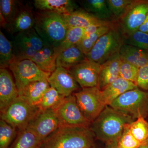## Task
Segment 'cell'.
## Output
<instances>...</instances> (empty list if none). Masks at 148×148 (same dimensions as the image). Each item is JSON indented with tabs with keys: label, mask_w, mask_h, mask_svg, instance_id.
Masks as SVG:
<instances>
[{
	"label": "cell",
	"mask_w": 148,
	"mask_h": 148,
	"mask_svg": "<svg viewBox=\"0 0 148 148\" xmlns=\"http://www.w3.org/2000/svg\"><path fill=\"white\" fill-rule=\"evenodd\" d=\"M101 65L86 59L68 69L82 88L98 86Z\"/></svg>",
	"instance_id": "7c38bea8"
},
{
	"label": "cell",
	"mask_w": 148,
	"mask_h": 148,
	"mask_svg": "<svg viewBox=\"0 0 148 148\" xmlns=\"http://www.w3.org/2000/svg\"><path fill=\"white\" fill-rule=\"evenodd\" d=\"M85 29L78 27H69L66 37L58 47L54 48L58 56L63 51L69 48L76 46L84 36Z\"/></svg>",
	"instance_id": "4316f807"
},
{
	"label": "cell",
	"mask_w": 148,
	"mask_h": 148,
	"mask_svg": "<svg viewBox=\"0 0 148 148\" xmlns=\"http://www.w3.org/2000/svg\"><path fill=\"white\" fill-rule=\"evenodd\" d=\"M18 8V2L14 0L0 1V14L4 18L7 27L15 17Z\"/></svg>",
	"instance_id": "e575fe53"
},
{
	"label": "cell",
	"mask_w": 148,
	"mask_h": 148,
	"mask_svg": "<svg viewBox=\"0 0 148 148\" xmlns=\"http://www.w3.org/2000/svg\"><path fill=\"white\" fill-rule=\"evenodd\" d=\"M138 30L148 34V14L146 17L145 20L142 25L140 26Z\"/></svg>",
	"instance_id": "ab89813d"
},
{
	"label": "cell",
	"mask_w": 148,
	"mask_h": 148,
	"mask_svg": "<svg viewBox=\"0 0 148 148\" xmlns=\"http://www.w3.org/2000/svg\"><path fill=\"white\" fill-rule=\"evenodd\" d=\"M12 42L9 40L1 31L0 32V66L6 69L14 61Z\"/></svg>",
	"instance_id": "f1b7e54d"
},
{
	"label": "cell",
	"mask_w": 148,
	"mask_h": 148,
	"mask_svg": "<svg viewBox=\"0 0 148 148\" xmlns=\"http://www.w3.org/2000/svg\"><path fill=\"white\" fill-rule=\"evenodd\" d=\"M138 88L133 83L119 77L101 90V97L106 106H109L116 98L128 90Z\"/></svg>",
	"instance_id": "ac0fdd59"
},
{
	"label": "cell",
	"mask_w": 148,
	"mask_h": 148,
	"mask_svg": "<svg viewBox=\"0 0 148 148\" xmlns=\"http://www.w3.org/2000/svg\"><path fill=\"white\" fill-rule=\"evenodd\" d=\"M42 143L29 128L18 130L16 138L9 148H41Z\"/></svg>",
	"instance_id": "484cf974"
},
{
	"label": "cell",
	"mask_w": 148,
	"mask_h": 148,
	"mask_svg": "<svg viewBox=\"0 0 148 148\" xmlns=\"http://www.w3.org/2000/svg\"><path fill=\"white\" fill-rule=\"evenodd\" d=\"M138 148H148V140L142 143Z\"/></svg>",
	"instance_id": "60d3db41"
},
{
	"label": "cell",
	"mask_w": 148,
	"mask_h": 148,
	"mask_svg": "<svg viewBox=\"0 0 148 148\" xmlns=\"http://www.w3.org/2000/svg\"><path fill=\"white\" fill-rule=\"evenodd\" d=\"M101 25H93L85 29V33L84 36H89L97 32L100 27H102Z\"/></svg>",
	"instance_id": "f35d334b"
},
{
	"label": "cell",
	"mask_w": 148,
	"mask_h": 148,
	"mask_svg": "<svg viewBox=\"0 0 148 148\" xmlns=\"http://www.w3.org/2000/svg\"><path fill=\"white\" fill-rule=\"evenodd\" d=\"M109 106L135 120L145 117L148 112V92L137 88L125 92Z\"/></svg>",
	"instance_id": "277c9868"
},
{
	"label": "cell",
	"mask_w": 148,
	"mask_h": 148,
	"mask_svg": "<svg viewBox=\"0 0 148 148\" xmlns=\"http://www.w3.org/2000/svg\"><path fill=\"white\" fill-rule=\"evenodd\" d=\"M74 94L83 114L91 123L106 107L98 86L82 88Z\"/></svg>",
	"instance_id": "30bf717a"
},
{
	"label": "cell",
	"mask_w": 148,
	"mask_h": 148,
	"mask_svg": "<svg viewBox=\"0 0 148 148\" xmlns=\"http://www.w3.org/2000/svg\"><path fill=\"white\" fill-rule=\"evenodd\" d=\"M9 68L14 77L19 95L28 85L35 82L47 81L51 74L43 71L30 59L14 61Z\"/></svg>",
	"instance_id": "52a82bcc"
},
{
	"label": "cell",
	"mask_w": 148,
	"mask_h": 148,
	"mask_svg": "<svg viewBox=\"0 0 148 148\" xmlns=\"http://www.w3.org/2000/svg\"><path fill=\"white\" fill-rule=\"evenodd\" d=\"M41 148H43L41 147Z\"/></svg>",
	"instance_id": "ee69618b"
},
{
	"label": "cell",
	"mask_w": 148,
	"mask_h": 148,
	"mask_svg": "<svg viewBox=\"0 0 148 148\" xmlns=\"http://www.w3.org/2000/svg\"><path fill=\"white\" fill-rule=\"evenodd\" d=\"M106 148H116V146H106Z\"/></svg>",
	"instance_id": "b9f144b4"
},
{
	"label": "cell",
	"mask_w": 148,
	"mask_h": 148,
	"mask_svg": "<svg viewBox=\"0 0 148 148\" xmlns=\"http://www.w3.org/2000/svg\"><path fill=\"white\" fill-rule=\"evenodd\" d=\"M57 55L54 48L46 44L30 60L36 64L40 69L47 73H53L56 68Z\"/></svg>",
	"instance_id": "44dd1931"
},
{
	"label": "cell",
	"mask_w": 148,
	"mask_h": 148,
	"mask_svg": "<svg viewBox=\"0 0 148 148\" xmlns=\"http://www.w3.org/2000/svg\"><path fill=\"white\" fill-rule=\"evenodd\" d=\"M122 61L128 62L140 68L148 65V51L124 44L119 52Z\"/></svg>",
	"instance_id": "ffe728a7"
},
{
	"label": "cell",
	"mask_w": 148,
	"mask_h": 148,
	"mask_svg": "<svg viewBox=\"0 0 148 148\" xmlns=\"http://www.w3.org/2000/svg\"><path fill=\"white\" fill-rule=\"evenodd\" d=\"M148 14V0H133L123 16L116 23L123 36L138 31Z\"/></svg>",
	"instance_id": "8fae6325"
},
{
	"label": "cell",
	"mask_w": 148,
	"mask_h": 148,
	"mask_svg": "<svg viewBox=\"0 0 148 148\" xmlns=\"http://www.w3.org/2000/svg\"><path fill=\"white\" fill-rule=\"evenodd\" d=\"M35 22V16L32 11L21 7H18L15 17L8 27L11 32L18 34L34 28Z\"/></svg>",
	"instance_id": "7402d4cb"
},
{
	"label": "cell",
	"mask_w": 148,
	"mask_h": 148,
	"mask_svg": "<svg viewBox=\"0 0 148 148\" xmlns=\"http://www.w3.org/2000/svg\"><path fill=\"white\" fill-rule=\"evenodd\" d=\"M121 61L119 52L101 64L98 86L100 90L119 77Z\"/></svg>",
	"instance_id": "e0dca14e"
},
{
	"label": "cell",
	"mask_w": 148,
	"mask_h": 148,
	"mask_svg": "<svg viewBox=\"0 0 148 148\" xmlns=\"http://www.w3.org/2000/svg\"><path fill=\"white\" fill-rule=\"evenodd\" d=\"M124 43L148 51V34L138 31L123 36Z\"/></svg>",
	"instance_id": "836d02e7"
},
{
	"label": "cell",
	"mask_w": 148,
	"mask_h": 148,
	"mask_svg": "<svg viewBox=\"0 0 148 148\" xmlns=\"http://www.w3.org/2000/svg\"><path fill=\"white\" fill-rule=\"evenodd\" d=\"M136 85L141 90L148 92V65L139 69Z\"/></svg>",
	"instance_id": "74e56055"
},
{
	"label": "cell",
	"mask_w": 148,
	"mask_h": 148,
	"mask_svg": "<svg viewBox=\"0 0 148 148\" xmlns=\"http://www.w3.org/2000/svg\"><path fill=\"white\" fill-rule=\"evenodd\" d=\"M34 28L46 44L56 48L63 41L69 27L63 15L52 12L41 11L35 16Z\"/></svg>",
	"instance_id": "3957f363"
},
{
	"label": "cell",
	"mask_w": 148,
	"mask_h": 148,
	"mask_svg": "<svg viewBox=\"0 0 148 148\" xmlns=\"http://www.w3.org/2000/svg\"><path fill=\"white\" fill-rule=\"evenodd\" d=\"M142 143L136 140L128 129V125L125 128L120 138L118 140L116 148H138Z\"/></svg>",
	"instance_id": "8d00e7d4"
},
{
	"label": "cell",
	"mask_w": 148,
	"mask_h": 148,
	"mask_svg": "<svg viewBox=\"0 0 148 148\" xmlns=\"http://www.w3.org/2000/svg\"><path fill=\"white\" fill-rule=\"evenodd\" d=\"M90 148H97L96 147H95V145H94V146H92V147H91Z\"/></svg>",
	"instance_id": "7bdbcfd3"
},
{
	"label": "cell",
	"mask_w": 148,
	"mask_h": 148,
	"mask_svg": "<svg viewBox=\"0 0 148 148\" xmlns=\"http://www.w3.org/2000/svg\"><path fill=\"white\" fill-rule=\"evenodd\" d=\"M16 128L3 120L0 121V148H9L16 137Z\"/></svg>",
	"instance_id": "d6a6232c"
},
{
	"label": "cell",
	"mask_w": 148,
	"mask_h": 148,
	"mask_svg": "<svg viewBox=\"0 0 148 148\" xmlns=\"http://www.w3.org/2000/svg\"><path fill=\"white\" fill-rule=\"evenodd\" d=\"M65 98L55 88L50 86L43 96L38 108L40 111L54 110Z\"/></svg>",
	"instance_id": "f546056e"
},
{
	"label": "cell",
	"mask_w": 148,
	"mask_h": 148,
	"mask_svg": "<svg viewBox=\"0 0 148 148\" xmlns=\"http://www.w3.org/2000/svg\"><path fill=\"white\" fill-rule=\"evenodd\" d=\"M47 81L50 86L65 97L73 95L80 86L68 69L62 67H57L51 74Z\"/></svg>",
	"instance_id": "5bb4252c"
},
{
	"label": "cell",
	"mask_w": 148,
	"mask_h": 148,
	"mask_svg": "<svg viewBox=\"0 0 148 148\" xmlns=\"http://www.w3.org/2000/svg\"><path fill=\"white\" fill-rule=\"evenodd\" d=\"M39 110L18 96L1 113V119L18 130H23L27 128Z\"/></svg>",
	"instance_id": "8992f818"
},
{
	"label": "cell",
	"mask_w": 148,
	"mask_h": 148,
	"mask_svg": "<svg viewBox=\"0 0 148 148\" xmlns=\"http://www.w3.org/2000/svg\"><path fill=\"white\" fill-rule=\"evenodd\" d=\"M133 1V0H106L114 23L116 24L124 15Z\"/></svg>",
	"instance_id": "1f68e13d"
},
{
	"label": "cell",
	"mask_w": 148,
	"mask_h": 148,
	"mask_svg": "<svg viewBox=\"0 0 148 148\" xmlns=\"http://www.w3.org/2000/svg\"><path fill=\"white\" fill-rule=\"evenodd\" d=\"M116 27L102 26L95 33L89 36H84L76 46L86 55L90 52L101 37L108 33L112 28Z\"/></svg>",
	"instance_id": "83f0119b"
},
{
	"label": "cell",
	"mask_w": 148,
	"mask_h": 148,
	"mask_svg": "<svg viewBox=\"0 0 148 148\" xmlns=\"http://www.w3.org/2000/svg\"><path fill=\"white\" fill-rule=\"evenodd\" d=\"M139 68L124 61L120 66L119 76L130 82L136 84Z\"/></svg>",
	"instance_id": "d590c367"
},
{
	"label": "cell",
	"mask_w": 148,
	"mask_h": 148,
	"mask_svg": "<svg viewBox=\"0 0 148 148\" xmlns=\"http://www.w3.org/2000/svg\"><path fill=\"white\" fill-rule=\"evenodd\" d=\"M54 110L59 127H89L91 124L80 110L74 94L65 97Z\"/></svg>",
	"instance_id": "ba28073f"
},
{
	"label": "cell",
	"mask_w": 148,
	"mask_h": 148,
	"mask_svg": "<svg viewBox=\"0 0 148 148\" xmlns=\"http://www.w3.org/2000/svg\"><path fill=\"white\" fill-rule=\"evenodd\" d=\"M128 127L134 138L140 143L148 140V122L144 117H139L129 125Z\"/></svg>",
	"instance_id": "4dcf8cb0"
},
{
	"label": "cell",
	"mask_w": 148,
	"mask_h": 148,
	"mask_svg": "<svg viewBox=\"0 0 148 148\" xmlns=\"http://www.w3.org/2000/svg\"><path fill=\"white\" fill-rule=\"evenodd\" d=\"M95 135L90 127H59L46 138L43 148H90Z\"/></svg>",
	"instance_id": "7a4b0ae2"
},
{
	"label": "cell",
	"mask_w": 148,
	"mask_h": 148,
	"mask_svg": "<svg viewBox=\"0 0 148 148\" xmlns=\"http://www.w3.org/2000/svg\"><path fill=\"white\" fill-rule=\"evenodd\" d=\"M86 59L85 54L77 46H74L58 54L56 59V67L69 69Z\"/></svg>",
	"instance_id": "cb8c5ba5"
},
{
	"label": "cell",
	"mask_w": 148,
	"mask_h": 148,
	"mask_svg": "<svg viewBox=\"0 0 148 148\" xmlns=\"http://www.w3.org/2000/svg\"><path fill=\"white\" fill-rule=\"evenodd\" d=\"M135 120L132 117L106 106L90 128L95 137L106 146H116L125 127Z\"/></svg>",
	"instance_id": "6da1fadb"
},
{
	"label": "cell",
	"mask_w": 148,
	"mask_h": 148,
	"mask_svg": "<svg viewBox=\"0 0 148 148\" xmlns=\"http://www.w3.org/2000/svg\"><path fill=\"white\" fill-rule=\"evenodd\" d=\"M124 44L123 36L117 27H114L100 38L86 55V58L101 65L119 53Z\"/></svg>",
	"instance_id": "5b68a950"
},
{
	"label": "cell",
	"mask_w": 148,
	"mask_h": 148,
	"mask_svg": "<svg viewBox=\"0 0 148 148\" xmlns=\"http://www.w3.org/2000/svg\"><path fill=\"white\" fill-rule=\"evenodd\" d=\"M50 86L47 80L32 82L24 88L19 96L31 106L38 108L46 91Z\"/></svg>",
	"instance_id": "603a6c76"
},
{
	"label": "cell",
	"mask_w": 148,
	"mask_h": 148,
	"mask_svg": "<svg viewBox=\"0 0 148 148\" xmlns=\"http://www.w3.org/2000/svg\"><path fill=\"white\" fill-rule=\"evenodd\" d=\"M59 127V122L54 110L39 111L27 128L37 135L42 143Z\"/></svg>",
	"instance_id": "4fadbf2b"
},
{
	"label": "cell",
	"mask_w": 148,
	"mask_h": 148,
	"mask_svg": "<svg viewBox=\"0 0 148 148\" xmlns=\"http://www.w3.org/2000/svg\"><path fill=\"white\" fill-rule=\"evenodd\" d=\"M63 15L69 27H78L86 29L93 25H101L115 27L114 22L100 20L86 11L77 10Z\"/></svg>",
	"instance_id": "2e32d148"
},
{
	"label": "cell",
	"mask_w": 148,
	"mask_h": 148,
	"mask_svg": "<svg viewBox=\"0 0 148 148\" xmlns=\"http://www.w3.org/2000/svg\"><path fill=\"white\" fill-rule=\"evenodd\" d=\"M19 96L16 84L6 69H0V110L3 112Z\"/></svg>",
	"instance_id": "9a60e30c"
},
{
	"label": "cell",
	"mask_w": 148,
	"mask_h": 148,
	"mask_svg": "<svg viewBox=\"0 0 148 148\" xmlns=\"http://www.w3.org/2000/svg\"><path fill=\"white\" fill-rule=\"evenodd\" d=\"M12 44L14 61L32 59L42 48L45 42L33 28L18 33Z\"/></svg>",
	"instance_id": "9c48e42d"
},
{
	"label": "cell",
	"mask_w": 148,
	"mask_h": 148,
	"mask_svg": "<svg viewBox=\"0 0 148 148\" xmlns=\"http://www.w3.org/2000/svg\"><path fill=\"white\" fill-rule=\"evenodd\" d=\"M34 6L40 11L52 12L61 15L77 10L78 6L71 0H35Z\"/></svg>",
	"instance_id": "d6986e66"
},
{
	"label": "cell",
	"mask_w": 148,
	"mask_h": 148,
	"mask_svg": "<svg viewBox=\"0 0 148 148\" xmlns=\"http://www.w3.org/2000/svg\"><path fill=\"white\" fill-rule=\"evenodd\" d=\"M82 3L86 11L96 18L113 22L106 0H85L82 1Z\"/></svg>",
	"instance_id": "d4e9b609"
}]
</instances>
